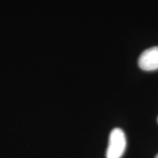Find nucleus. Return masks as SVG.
Segmentation results:
<instances>
[{"instance_id": "obj_1", "label": "nucleus", "mask_w": 158, "mask_h": 158, "mask_svg": "<svg viewBox=\"0 0 158 158\" xmlns=\"http://www.w3.org/2000/svg\"><path fill=\"white\" fill-rule=\"evenodd\" d=\"M127 145L126 136L120 128H114L110 132L106 158H121L124 155Z\"/></svg>"}, {"instance_id": "obj_2", "label": "nucleus", "mask_w": 158, "mask_h": 158, "mask_svg": "<svg viewBox=\"0 0 158 158\" xmlns=\"http://www.w3.org/2000/svg\"><path fill=\"white\" fill-rule=\"evenodd\" d=\"M138 66L144 71L158 70V46L144 51L138 59Z\"/></svg>"}, {"instance_id": "obj_3", "label": "nucleus", "mask_w": 158, "mask_h": 158, "mask_svg": "<svg viewBox=\"0 0 158 158\" xmlns=\"http://www.w3.org/2000/svg\"><path fill=\"white\" fill-rule=\"evenodd\" d=\"M155 158H158V154H157V155H156V157H155Z\"/></svg>"}]
</instances>
